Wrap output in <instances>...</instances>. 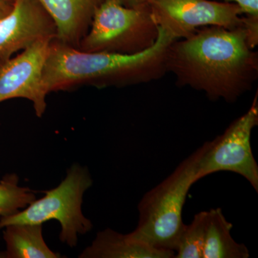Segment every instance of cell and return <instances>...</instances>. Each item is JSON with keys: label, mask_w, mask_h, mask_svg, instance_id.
<instances>
[{"label": "cell", "mask_w": 258, "mask_h": 258, "mask_svg": "<svg viewBox=\"0 0 258 258\" xmlns=\"http://www.w3.org/2000/svg\"><path fill=\"white\" fill-rule=\"evenodd\" d=\"M166 66L179 87L202 91L210 101L232 103L255 83L258 54L249 47L241 25L204 27L169 45Z\"/></svg>", "instance_id": "cell-1"}, {"label": "cell", "mask_w": 258, "mask_h": 258, "mask_svg": "<svg viewBox=\"0 0 258 258\" xmlns=\"http://www.w3.org/2000/svg\"><path fill=\"white\" fill-rule=\"evenodd\" d=\"M176 40L159 27L152 47L138 53L119 54L83 52L54 39L42 73L44 88L48 94L81 85L124 87L157 81L167 73L166 53Z\"/></svg>", "instance_id": "cell-2"}, {"label": "cell", "mask_w": 258, "mask_h": 258, "mask_svg": "<svg viewBox=\"0 0 258 258\" xmlns=\"http://www.w3.org/2000/svg\"><path fill=\"white\" fill-rule=\"evenodd\" d=\"M205 147L206 142L144 195L138 206V225L131 235L158 248L175 252L186 226L183 208L190 188L198 181L197 169Z\"/></svg>", "instance_id": "cell-3"}, {"label": "cell", "mask_w": 258, "mask_h": 258, "mask_svg": "<svg viewBox=\"0 0 258 258\" xmlns=\"http://www.w3.org/2000/svg\"><path fill=\"white\" fill-rule=\"evenodd\" d=\"M159 26L149 5L128 8L118 0H103L80 42L83 52L135 54L154 45Z\"/></svg>", "instance_id": "cell-4"}, {"label": "cell", "mask_w": 258, "mask_h": 258, "mask_svg": "<svg viewBox=\"0 0 258 258\" xmlns=\"http://www.w3.org/2000/svg\"><path fill=\"white\" fill-rule=\"evenodd\" d=\"M93 184L86 167L74 164L57 187L48 190L45 196L35 200L14 215L2 217L0 228L15 224H40L55 220L60 222V240L69 247L77 245L80 235L91 230L93 224L82 212L83 195Z\"/></svg>", "instance_id": "cell-5"}, {"label": "cell", "mask_w": 258, "mask_h": 258, "mask_svg": "<svg viewBox=\"0 0 258 258\" xmlns=\"http://www.w3.org/2000/svg\"><path fill=\"white\" fill-rule=\"evenodd\" d=\"M258 125L257 93L248 110L211 142L200 157L197 179L219 171L242 176L258 191V166L251 147V135Z\"/></svg>", "instance_id": "cell-6"}, {"label": "cell", "mask_w": 258, "mask_h": 258, "mask_svg": "<svg viewBox=\"0 0 258 258\" xmlns=\"http://www.w3.org/2000/svg\"><path fill=\"white\" fill-rule=\"evenodd\" d=\"M158 26L176 40L186 38L204 27H240L242 10L232 3L210 0H152L149 3Z\"/></svg>", "instance_id": "cell-7"}, {"label": "cell", "mask_w": 258, "mask_h": 258, "mask_svg": "<svg viewBox=\"0 0 258 258\" xmlns=\"http://www.w3.org/2000/svg\"><path fill=\"white\" fill-rule=\"evenodd\" d=\"M52 40L37 42L0 63V102L26 98L32 102L37 116H42L47 95L42 83V73Z\"/></svg>", "instance_id": "cell-8"}, {"label": "cell", "mask_w": 258, "mask_h": 258, "mask_svg": "<svg viewBox=\"0 0 258 258\" xmlns=\"http://www.w3.org/2000/svg\"><path fill=\"white\" fill-rule=\"evenodd\" d=\"M56 35L55 22L39 0H15L10 13L0 19V63Z\"/></svg>", "instance_id": "cell-9"}, {"label": "cell", "mask_w": 258, "mask_h": 258, "mask_svg": "<svg viewBox=\"0 0 258 258\" xmlns=\"http://www.w3.org/2000/svg\"><path fill=\"white\" fill-rule=\"evenodd\" d=\"M55 22L57 41L74 48L86 36L103 0H39Z\"/></svg>", "instance_id": "cell-10"}, {"label": "cell", "mask_w": 258, "mask_h": 258, "mask_svg": "<svg viewBox=\"0 0 258 258\" xmlns=\"http://www.w3.org/2000/svg\"><path fill=\"white\" fill-rule=\"evenodd\" d=\"M81 258H171L175 252L154 247L131 233L123 234L110 228L98 232L92 244L80 254Z\"/></svg>", "instance_id": "cell-11"}, {"label": "cell", "mask_w": 258, "mask_h": 258, "mask_svg": "<svg viewBox=\"0 0 258 258\" xmlns=\"http://www.w3.org/2000/svg\"><path fill=\"white\" fill-rule=\"evenodd\" d=\"M233 225L224 216L222 209L205 211L203 258H247L249 249L231 235Z\"/></svg>", "instance_id": "cell-12"}, {"label": "cell", "mask_w": 258, "mask_h": 258, "mask_svg": "<svg viewBox=\"0 0 258 258\" xmlns=\"http://www.w3.org/2000/svg\"><path fill=\"white\" fill-rule=\"evenodd\" d=\"M6 242L5 257L58 258L60 254L51 250L42 235L40 224H15L5 227Z\"/></svg>", "instance_id": "cell-13"}, {"label": "cell", "mask_w": 258, "mask_h": 258, "mask_svg": "<svg viewBox=\"0 0 258 258\" xmlns=\"http://www.w3.org/2000/svg\"><path fill=\"white\" fill-rule=\"evenodd\" d=\"M36 200L30 188L19 185L15 174L5 176L0 181V217L14 215Z\"/></svg>", "instance_id": "cell-14"}, {"label": "cell", "mask_w": 258, "mask_h": 258, "mask_svg": "<svg viewBox=\"0 0 258 258\" xmlns=\"http://www.w3.org/2000/svg\"><path fill=\"white\" fill-rule=\"evenodd\" d=\"M205 211L195 215L192 222L185 226L175 252L176 258H203Z\"/></svg>", "instance_id": "cell-15"}, {"label": "cell", "mask_w": 258, "mask_h": 258, "mask_svg": "<svg viewBox=\"0 0 258 258\" xmlns=\"http://www.w3.org/2000/svg\"><path fill=\"white\" fill-rule=\"evenodd\" d=\"M241 26L245 32L249 47L254 50L258 44V15H244L242 17Z\"/></svg>", "instance_id": "cell-16"}, {"label": "cell", "mask_w": 258, "mask_h": 258, "mask_svg": "<svg viewBox=\"0 0 258 258\" xmlns=\"http://www.w3.org/2000/svg\"><path fill=\"white\" fill-rule=\"evenodd\" d=\"M227 3H235L247 15H258V0H225Z\"/></svg>", "instance_id": "cell-17"}, {"label": "cell", "mask_w": 258, "mask_h": 258, "mask_svg": "<svg viewBox=\"0 0 258 258\" xmlns=\"http://www.w3.org/2000/svg\"><path fill=\"white\" fill-rule=\"evenodd\" d=\"M120 4L128 8L141 6V5H149L152 0H118Z\"/></svg>", "instance_id": "cell-18"}, {"label": "cell", "mask_w": 258, "mask_h": 258, "mask_svg": "<svg viewBox=\"0 0 258 258\" xmlns=\"http://www.w3.org/2000/svg\"><path fill=\"white\" fill-rule=\"evenodd\" d=\"M12 8H10V7L6 6V5L0 3V19L3 18L5 15L8 14L10 10H12Z\"/></svg>", "instance_id": "cell-19"}, {"label": "cell", "mask_w": 258, "mask_h": 258, "mask_svg": "<svg viewBox=\"0 0 258 258\" xmlns=\"http://www.w3.org/2000/svg\"><path fill=\"white\" fill-rule=\"evenodd\" d=\"M15 1V0H0V3L6 5V6L10 7V8H13Z\"/></svg>", "instance_id": "cell-20"}]
</instances>
